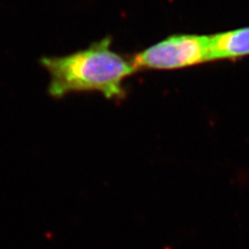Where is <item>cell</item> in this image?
I'll list each match as a JSON object with an SVG mask.
<instances>
[{
  "mask_svg": "<svg viewBox=\"0 0 249 249\" xmlns=\"http://www.w3.org/2000/svg\"><path fill=\"white\" fill-rule=\"evenodd\" d=\"M110 46L106 37L69 55L43 57L41 64L50 76V95L61 98L70 92L98 91L107 99L123 98V82L136 69Z\"/></svg>",
  "mask_w": 249,
  "mask_h": 249,
  "instance_id": "obj_1",
  "label": "cell"
},
{
  "mask_svg": "<svg viewBox=\"0 0 249 249\" xmlns=\"http://www.w3.org/2000/svg\"><path fill=\"white\" fill-rule=\"evenodd\" d=\"M207 61H210L208 36L178 35L138 53L132 64L136 70H176Z\"/></svg>",
  "mask_w": 249,
  "mask_h": 249,
  "instance_id": "obj_2",
  "label": "cell"
},
{
  "mask_svg": "<svg viewBox=\"0 0 249 249\" xmlns=\"http://www.w3.org/2000/svg\"><path fill=\"white\" fill-rule=\"evenodd\" d=\"M249 55V27L209 36V59H231Z\"/></svg>",
  "mask_w": 249,
  "mask_h": 249,
  "instance_id": "obj_3",
  "label": "cell"
}]
</instances>
